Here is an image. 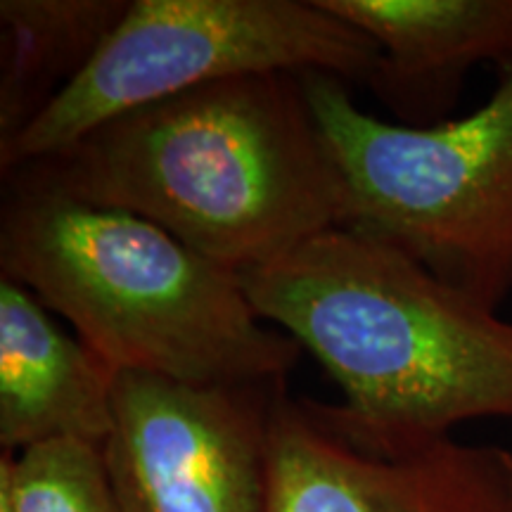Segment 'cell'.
<instances>
[{
    "instance_id": "cell-12",
    "label": "cell",
    "mask_w": 512,
    "mask_h": 512,
    "mask_svg": "<svg viewBox=\"0 0 512 512\" xmlns=\"http://www.w3.org/2000/svg\"><path fill=\"white\" fill-rule=\"evenodd\" d=\"M0 512H15L12 510V501H10V494L5 486H0Z\"/></svg>"
},
{
    "instance_id": "cell-1",
    "label": "cell",
    "mask_w": 512,
    "mask_h": 512,
    "mask_svg": "<svg viewBox=\"0 0 512 512\" xmlns=\"http://www.w3.org/2000/svg\"><path fill=\"white\" fill-rule=\"evenodd\" d=\"M3 181L131 211L238 275L344 219L337 166L287 72L152 102Z\"/></svg>"
},
{
    "instance_id": "cell-6",
    "label": "cell",
    "mask_w": 512,
    "mask_h": 512,
    "mask_svg": "<svg viewBox=\"0 0 512 512\" xmlns=\"http://www.w3.org/2000/svg\"><path fill=\"white\" fill-rule=\"evenodd\" d=\"M266 512H512V448L377 432L278 389Z\"/></svg>"
},
{
    "instance_id": "cell-3",
    "label": "cell",
    "mask_w": 512,
    "mask_h": 512,
    "mask_svg": "<svg viewBox=\"0 0 512 512\" xmlns=\"http://www.w3.org/2000/svg\"><path fill=\"white\" fill-rule=\"evenodd\" d=\"M0 271L67 318L114 375L271 384L302 354L266 328L238 273L124 209L5 181Z\"/></svg>"
},
{
    "instance_id": "cell-7",
    "label": "cell",
    "mask_w": 512,
    "mask_h": 512,
    "mask_svg": "<svg viewBox=\"0 0 512 512\" xmlns=\"http://www.w3.org/2000/svg\"><path fill=\"white\" fill-rule=\"evenodd\" d=\"M283 384L114 375L102 453L121 510L266 512L271 413Z\"/></svg>"
},
{
    "instance_id": "cell-8",
    "label": "cell",
    "mask_w": 512,
    "mask_h": 512,
    "mask_svg": "<svg viewBox=\"0 0 512 512\" xmlns=\"http://www.w3.org/2000/svg\"><path fill=\"white\" fill-rule=\"evenodd\" d=\"M373 38V91L406 126L441 121L477 64H512V0H316Z\"/></svg>"
},
{
    "instance_id": "cell-2",
    "label": "cell",
    "mask_w": 512,
    "mask_h": 512,
    "mask_svg": "<svg viewBox=\"0 0 512 512\" xmlns=\"http://www.w3.org/2000/svg\"><path fill=\"white\" fill-rule=\"evenodd\" d=\"M240 280L373 430L439 439L467 420H512V320L387 242L328 228Z\"/></svg>"
},
{
    "instance_id": "cell-11",
    "label": "cell",
    "mask_w": 512,
    "mask_h": 512,
    "mask_svg": "<svg viewBox=\"0 0 512 512\" xmlns=\"http://www.w3.org/2000/svg\"><path fill=\"white\" fill-rule=\"evenodd\" d=\"M0 486L15 512H124L102 446L53 439L0 456Z\"/></svg>"
},
{
    "instance_id": "cell-10",
    "label": "cell",
    "mask_w": 512,
    "mask_h": 512,
    "mask_svg": "<svg viewBox=\"0 0 512 512\" xmlns=\"http://www.w3.org/2000/svg\"><path fill=\"white\" fill-rule=\"evenodd\" d=\"M131 0L0 3V145L27 128L91 64Z\"/></svg>"
},
{
    "instance_id": "cell-4",
    "label": "cell",
    "mask_w": 512,
    "mask_h": 512,
    "mask_svg": "<svg viewBox=\"0 0 512 512\" xmlns=\"http://www.w3.org/2000/svg\"><path fill=\"white\" fill-rule=\"evenodd\" d=\"M463 119L389 124L337 76L302 72L344 190L339 228L387 242L498 311L512 294V64Z\"/></svg>"
},
{
    "instance_id": "cell-9",
    "label": "cell",
    "mask_w": 512,
    "mask_h": 512,
    "mask_svg": "<svg viewBox=\"0 0 512 512\" xmlns=\"http://www.w3.org/2000/svg\"><path fill=\"white\" fill-rule=\"evenodd\" d=\"M114 373L48 309L0 275V446L17 453L53 439L102 446L112 432Z\"/></svg>"
},
{
    "instance_id": "cell-5",
    "label": "cell",
    "mask_w": 512,
    "mask_h": 512,
    "mask_svg": "<svg viewBox=\"0 0 512 512\" xmlns=\"http://www.w3.org/2000/svg\"><path fill=\"white\" fill-rule=\"evenodd\" d=\"M380 62L373 38L316 0H131L91 64L0 145V171L53 157L121 114L209 83L323 72L370 88Z\"/></svg>"
}]
</instances>
